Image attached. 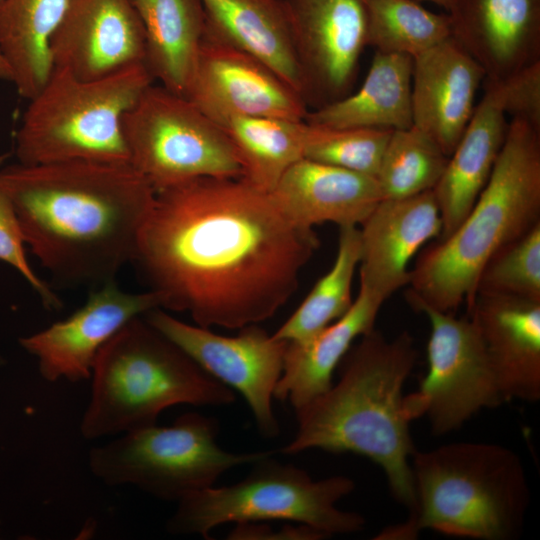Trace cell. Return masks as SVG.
I'll return each mask as SVG.
<instances>
[{
	"label": "cell",
	"mask_w": 540,
	"mask_h": 540,
	"mask_svg": "<svg viewBox=\"0 0 540 540\" xmlns=\"http://www.w3.org/2000/svg\"><path fill=\"white\" fill-rule=\"evenodd\" d=\"M442 7L446 13H454L466 0H425Z\"/></svg>",
	"instance_id": "cell-37"
},
{
	"label": "cell",
	"mask_w": 540,
	"mask_h": 540,
	"mask_svg": "<svg viewBox=\"0 0 540 540\" xmlns=\"http://www.w3.org/2000/svg\"><path fill=\"white\" fill-rule=\"evenodd\" d=\"M7 157H8L7 154L0 155V165L7 159Z\"/></svg>",
	"instance_id": "cell-39"
},
{
	"label": "cell",
	"mask_w": 540,
	"mask_h": 540,
	"mask_svg": "<svg viewBox=\"0 0 540 540\" xmlns=\"http://www.w3.org/2000/svg\"><path fill=\"white\" fill-rule=\"evenodd\" d=\"M218 431L216 419L184 413L169 426L155 424L92 447L88 466L108 486L133 485L156 498L178 502L213 486L227 470L252 464L270 452H228L216 441Z\"/></svg>",
	"instance_id": "cell-9"
},
{
	"label": "cell",
	"mask_w": 540,
	"mask_h": 540,
	"mask_svg": "<svg viewBox=\"0 0 540 540\" xmlns=\"http://www.w3.org/2000/svg\"><path fill=\"white\" fill-rule=\"evenodd\" d=\"M0 79L1 80H6V81H11V71H10L4 57L2 56L1 52H0Z\"/></svg>",
	"instance_id": "cell-38"
},
{
	"label": "cell",
	"mask_w": 540,
	"mask_h": 540,
	"mask_svg": "<svg viewBox=\"0 0 540 540\" xmlns=\"http://www.w3.org/2000/svg\"><path fill=\"white\" fill-rule=\"evenodd\" d=\"M319 245L270 192L242 177H201L155 192L132 263L160 308L241 329L288 302Z\"/></svg>",
	"instance_id": "cell-1"
},
{
	"label": "cell",
	"mask_w": 540,
	"mask_h": 540,
	"mask_svg": "<svg viewBox=\"0 0 540 540\" xmlns=\"http://www.w3.org/2000/svg\"><path fill=\"white\" fill-rule=\"evenodd\" d=\"M452 37L501 80L540 61V0H466L449 14Z\"/></svg>",
	"instance_id": "cell-20"
},
{
	"label": "cell",
	"mask_w": 540,
	"mask_h": 540,
	"mask_svg": "<svg viewBox=\"0 0 540 540\" xmlns=\"http://www.w3.org/2000/svg\"><path fill=\"white\" fill-rule=\"evenodd\" d=\"M414 499L407 519L377 540H411L423 530L478 540L519 536L529 486L519 455L492 443L456 442L411 457Z\"/></svg>",
	"instance_id": "cell-5"
},
{
	"label": "cell",
	"mask_w": 540,
	"mask_h": 540,
	"mask_svg": "<svg viewBox=\"0 0 540 540\" xmlns=\"http://www.w3.org/2000/svg\"><path fill=\"white\" fill-rule=\"evenodd\" d=\"M474 323L504 401L540 399V301L476 295Z\"/></svg>",
	"instance_id": "cell-19"
},
{
	"label": "cell",
	"mask_w": 540,
	"mask_h": 540,
	"mask_svg": "<svg viewBox=\"0 0 540 540\" xmlns=\"http://www.w3.org/2000/svg\"><path fill=\"white\" fill-rule=\"evenodd\" d=\"M506 116L494 87L484 81L483 97L433 189L443 223L439 240L458 227L487 184L507 136Z\"/></svg>",
	"instance_id": "cell-22"
},
{
	"label": "cell",
	"mask_w": 540,
	"mask_h": 540,
	"mask_svg": "<svg viewBox=\"0 0 540 540\" xmlns=\"http://www.w3.org/2000/svg\"><path fill=\"white\" fill-rule=\"evenodd\" d=\"M448 158L439 145L416 126L393 130L376 176L382 198L410 197L434 189Z\"/></svg>",
	"instance_id": "cell-31"
},
{
	"label": "cell",
	"mask_w": 540,
	"mask_h": 540,
	"mask_svg": "<svg viewBox=\"0 0 540 540\" xmlns=\"http://www.w3.org/2000/svg\"><path fill=\"white\" fill-rule=\"evenodd\" d=\"M25 243L55 281L100 286L132 262L155 191L131 163L66 161L0 170Z\"/></svg>",
	"instance_id": "cell-2"
},
{
	"label": "cell",
	"mask_w": 540,
	"mask_h": 540,
	"mask_svg": "<svg viewBox=\"0 0 540 540\" xmlns=\"http://www.w3.org/2000/svg\"><path fill=\"white\" fill-rule=\"evenodd\" d=\"M223 129L235 147L242 178L271 192L285 171L304 158L305 121L270 117H241Z\"/></svg>",
	"instance_id": "cell-28"
},
{
	"label": "cell",
	"mask_w": 540,
	"mask_h": 540,
	"mask_svg": "<svg viewBox=\"0 0 540 540\" xmlns=\"http://www.w3.org/2000/svg\"><path fill=\"white\" fill-rule=\"evenodd\" d=\"M25 244L14 206L8 195L0 188V260L21 274L47 310L57 311L62 307V301L29 264Z\"/></svg>",
	"instance_id": "cell-34"
},
{
	"label": "cell",
	"mask_w": 540,
	"mask_h": 540,
	"mask_svg": "<svg viewBox=\"0 0 540 540\" xmlns=\"http://www.w3.org/2000/svg\"><path fill=\"white\" fill-rule=\"evenodd\" d=\"M327 537L323 532L304 524H300L297 527L285 525L279 531H274L265 524L244 522L237 523V526L228 534L227 538L231 540H320Z\"/></svg>",
	"instance_id": "cell-36"
},
{
	"label": "cell",
	"mask_w": 540,
	"mask_h": 540,
	"mask_svg": "<svg viewBox=\"0 0 540 540\" xmlns=\"http://www.w3.org/2000/svg\"><path fill=\"white\" fill-rule=\"evenodd\" d=\"M392 131L326 128L307 123L304 158L376 178Z\"/></svg>",
	"instance_id": "cell-32"
},
{
	"label": "cell",
	"mask_w": 540,
	"mask_h": 540,
	"mask_svg": "<svg viewBox=\"0 0 540 540\" xmlns=\"http://www.w3.org/2000/svg\"><path fill=\"white\" fill-rule=\"evenodd\" d=\"M130 163L154 191L201 177H242L225 130L188 98L152 83L122 118Z\"/></svg>",
	"instance_id": "cell-10"
},
{
	"label": "cell",
	"mask_w": 540,
	"mask_h": 540,
	"mask_svg": "<svg viewBox=\"0 0 540 540\" xmlns=\"http://www.w3.org/2000/svg\"><path fill=\"white\" fill-rule=\"evenodd\" d=\"M281 211L305 228L358 226L383 199L375 177L302 158L270 192Z\"/></svg>",
	"instance_id": "cell-21"
},
{
	"label": "cell",
	"mask_w": 540,
	"mask_h": 540,
	"mask_svg": "<svg viewBox=\"0 0 540 540\" xmlns=\"http://www.w3.org/2000/svg\"><path fill=\"white\" fill-rule=\"evenodd\" d=\"M366 46L415 58L452 36L448 13H434L413 0H362Z\"/></svg>",
	"instance_id": "cell-30"
},
{
	"label": "cell",
	"mask_w": 540,
	"mask_h": 540,
	"mask_svg": "<svg viewBox=\"0 0 540 540\" xmlns=\"http://www.w3.org/2000/svg\"><path fill=\"white\" fill-rule=\"evenodd\" d=\"M270 451L252 463L241 481L208 487L179 500L166 523L173 535L211 539L213 528L229 522L291 521L313 527L328 537L363 529L365 519L336 504L355 488L354 481L337 475L314 480L292 465L273 458Z\"/></svg>",
	"instance_id": "cell-8"
},
{
	"label": "cell",
	"mask_w": 540,
	"mask_h": 540,
	"mask_svg": "<svg viewBox=\"0 0 540 540\" xmlns=\"http://www.w3.org/2000/svg\"><path fill=\"white\" fill-rule=\"evenodd\" d=\"M222 128L232 119L304 121V97L270 67L205 30L187 97Z\"/></svg>",
	"instance_id": "cell-13"
},
{
	"label": "cell",
	"mask_w": 540,
	"mask_h": 540,
	"mask_svg": "<svg viewBox=\"0 0 540 540\" xmlns=\"http://www.w3.org/2000/svg\"><path fill=\"white\" fill-rule=\"evenodd\" d=\"M4 360L3 358L0 356V365L3 364Z\"/></svg>",
	"instance_id": "cell-40"
},
{
	"label": "cell",
	"mask_w": 540,
	"mask_h": 540,
	"mask_svg": "<svg viewBox=\"0 0 540 540\" xmlns=\"http://www.w3.org/2000/svg\"><path fill=\"white\" fill-rule=\"evenodd\" d=\"M71 0H0V52L19 95L35 96L53 63L51 38Z\"/></svg>",
	"instance_id": "cell-27"
},
{
	"label": "cell",
	"mask_w": 540,
	"mask_h": 540,
	"mask_svg": "<svg viewBox=\"0 0 540 540\" xmlns=\"http://www.w3.org/2000/svg\"><path fill=\"white\" fill-rule=\"evenodd\" d=\"M485 72L451 36L413 58V125L450 156L475 110Z\"/></svg>",
	"instance_id": "cell-18"
},
{
	"label": "cell",
	"mask_w": 540,
	"mask_h": 540,
	"mask_svg": "<svg viewBox=\"0 0 540 540\" xmlns=\"http://www.w3.org/2000/svg\"><path fill=\"white\" fill-rule=\"evenodd\" d=\"M383 303L360 286L352 306L342 317L307 341L287 343L274 398L288 401L296 411L326 392L353 342L374 328Z\"/></svg>",
	"instance_id": "cell-23"
},
{
	"label": "cell",
	"mask_w": 540,
	"mask_h": 540,
	"mask_svg": "<svg viewBox=\"0 0 540 540\" xmlns=\"http://www.w3.org/2000/svg\"><path fill=\"white\" fill-rule=\"evenodd\" d=\"M90 379L91 397L80 432L87 440L155 425L162 411L177 405L223 406L232 390L184 351L135 317L98 352Z\"/></svg>",
	"instance_id": "cell-6"
},
{
	"label": "cell",
	"mask_w": 540,
	"mask_h": 540,
	"mask_svg": "<svg viewBox=\"0 0 540 540\" xmlns=\"http://www.w3.org/2000/svg\"><path fill=\"white\" fill-rule=\"evenodd\" d=\"M143 317L203 370L237 390L264 437L278 436L280 426L272 399L283 371L287 342L274 338L258 324L239 329L236 336H224L183 322L162 308L152 309Z\"/></svg>",
	"instance_id": "cell-12"
},
{
	"label": "cell",
	"mask_w": 540,
	"mask_h": 540,
	"mask_svg": "<svg viewBox=\"0 0 540 540\" xmlns=\"http://www.w3.org/2000/svg\"><path fill=\"white\" fill-rule=\"evenodd\" d=\"M154 82L145 63L92 80L53 67L16 133L19 163H130L122 118Z\"/></svg>",
	"instance_id": "cell-7"
},
{
	"label": "cell",
	"mask_w": 540,
	"mask_h": 540,
	"mask_svg": "<svg viewBox=\"0 0 540 540\" xmlns=\"http://www.w3.org/2000/svg\"><path fill=\"white\" fill-rule=\"evenodd\" d=\"M305 100L316 108L346 96L366 46L362 0H283Z\"/></svg>",
	"instance_id": "cell-14"
},
{
	"label": "cell",
	"mask_w": 540,
	"mask_h": 540,
	"mask_svg": "<svg viewBox=\"0 0 540 540\" xmlns=\"http://www.w3.org/2000/svg\"><path fill=\"white\" fill-rule=\"evenodd\" d=\"M200 1L209 34L266 64L305 99L303 77L283 0Z\"/></svg>",
	"instance_id": "cell-24"
},
{
	"label": "cell",
	"mask_w": 540,
	"mask_h": 540,
	"mask_svg": "<svg viewBox=\"0 0 540 540\" xmlns=\"http://www.w3.org/2000/svg\"><path fill=\"white\" fill-rule=\"evenodd\" d=\"M53 67L92 80L145 63V37L130 0H71L50 41Z\"/></svg>",
	"instance_id": "cell-16"
},
{
	"label": "cell",
	"mask_w": 540,
	"mask_h": 540,
	"mask_svg": "<svg viewBox=\"0 0 540 540\" xmlns=\"http://www.w3.org/2000/svg\"><path fill=\"white\" fill-rule=\"evenodd\" d=\"M145 37V65L160 85L187 97L206 21L200 0H130Z\"/></svg>",
	"instance_id": "cell-26"
},
{
	"label": "cell",
	"mask_w": 540,
	"mask_h": 540,
	"mask_svg": "<svg viewBox=\"0 0 540 540\" xmlns=\"http://www.w3.org/2000/svg\"><path fill=\"white\" fill-rule=\"evenodd\" d=\"M540 132L513 119L490 178L446 238L422 251L410 270L407 302L452 313L473 304L479 276L504 246L540 222Z\"/></svg>",
	"instance_id": "cell-4"
},
{
	"label": "cell",
	"mask_w": 540,
	"mask_h": 540,
	"mask_svg": "<svg viewBox=\"0 0 540 540\" xmlns=\"http://www.w3.org/2000/svg\"><path fill=\"white\" fill-rule=\"evenodd\" d=\"M443 229L433 189L382 199L361 224L360 286L384 302L408 285L413 256Z\"/></svg>",
	"instance_id": "cell-17"
},
{
	"label": "cell",
	"mask_w": 540,
	"mask_h": 540,
	"mask_svg": "<svg viewBox=\"0 0 540 540\" xmlns=\"http://www.w3.org/2000/svg\"><path fill=\"white\" fill-rule=\"evenodd\" d=\"M412 69L410 56L375 51L357 92L308 111L304 121L326 128H410Z\"/></svg>",
	"instance_id": "cell-25"
},
{
	"label": "cell",
	"mask_w": 540,
	"mask_h": 540,
	"mask_svg": "<svg viewBox=\"0 0 540 540\" xmlns=\"http://www.w3.org/2000/svg\"><path fill=\"white\" fill-rule=\"evenodd\" d=\"M338 249L330 270L273 333L287 343H302L342 317L352 306V281L360 261L358 226L339 227Z\"/></svg>",
	"instance_id": "cell-29"
},
{
	"label": "cell",
	"mask_w": 540,
	"mask_h": 540,
	"mask_svg": "<svg viewBox=\"0 0 540 540\" xmlns=\"http://www.w3.org/2000/svg\"><path fill=\"white\" fill-rule=\"evenodd\" d=\"M430 323L428 370L419 389L405 395L412 420L426 416L434 435L460 428L482 409L504 401L480 335L468 316L418 306Z\"/></svg>",
	"instance_id": "cell-11"
},
{
	"label": "cell",
	"mask_w": 540,
	"mask_h": 540,
	"mask_svg": "<svg viewBox=\"0 0 540 540\" xmlns=\"http://www.w3.org/2000/svg\"><path fill=\"white\" fill-rule=\"evenodd\" d=\"M500 105L512 120H520L540 132V61L527 65L507 77L490 81Z\"/></svg>",
	"instance_id": "cell-35"
},
{
	"label": "cell",
	"mask_w": 540,
	"mask_h": 540,
	"mask_svg": "<svg viewBox=\"0 0 540 540\" xmlns=\"http://www.w3.org/2000/svg\"><path fill=\"white\" fill-rule=\"evenodd\" d=\"M155 308H160L155 292H126L112 280L95 287L67 318L21 337L19 344L37 359L44 380H87L105 343L130 320Z\"/></svg>",
	"instance_id": "cell-15"
},
{
	"label": "cell",
	"mask_w": 540,
	"mask_h": 540,
	"mask_svg": "<svg viewBox=\"0 0 540 540\" xmlns=\"http://www.w3.org/2000/svg\"><path fill=\"white\" fill-rule=\"evenodd\" d=\"M416 361L409 333L393 339L375 328L365 333L340 362L338 381L295 411L296 434L280 451L320 449L365 456L382 468L392 496L409 509L416 449L403 389Z\"/></svg>",
	"instance_id": "cell-3"
},
{
	"label": "cell",
	"mask_w": 540,
	"mask_h": 540,
	"mask_svg": "<svg viewBox=\"0 0 540 540\" xmlns=\"http://www.w3.org/2000/svg\"><path fill=\"white\" fill-rule=\"evenodd\" d=\"M478 294L540 301V222L488 261L477 282Z\"/></svg>",
	"instance_id": "cell-33"
}]
</instances>
